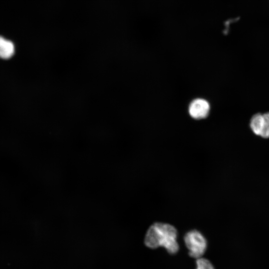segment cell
Segmentation results:
<instances>
[{
  "instance_id": "3957f363",
  "label": "cell",
  "mask_w": 269,
  "mask_h": 269,
  "mask_svg": "<svg viewBox=\"0 0 269 269\" xmlns=\"http://www.w3.org/2000/svg\"><path fill=\"white\" fill-rule=\"evenodd\" d=\"M209 104L207 101L202 99L193 100L189 107L190 115L195 119L206 118L209 114Z\"/></svg>"
},
{
  "instance_id": "5b68a950",
  "label": "cell",
  "mask_w": 269,
  "mask_h": 269,
  "mask_svg": "<svg viewBox=\"0 0 269 269\" xmlns=\"http://www.w3.org/2000/svg\"><path fill=\"white\" fill-rule=\"evenodd\" d=\"M264 122L263 114H256L251 118L250 127L255 134L261 135L263 130Z\"/></svg>"
},
{
  "instance_id": "6da1fadb",
  "label": "cell",
  "mask_w": 269,
  "mask_h": 269,
  "mask_svg": "<svg viewBox=\"0 0 269 269\" xmlns=\"http://www.w3.org/2000/svg\"><path fill=\"white\" fill-rule=\"evenodd\" d=\"M177 237V230L172 225L157 222L147 230L144 243L147 247L152 249L163 247L169 254L174 255L179 249Z\"/></svg>"
},
{
  "instance_id": "7a4b0ae2",
  "label": "cell",
  "mask_w": 269,
  "mask_h": 269,
  "mask_svg": "<svg viewBox=\"0 0 269 269\" xmlns=\"http://www.w3.org/2000/svg\"><path fill=\"white\" fill-rule=\"evenodd\" d=\"M184 241L189 250L188 255L190 257L197 259L205 253L207 242L199 231L193 230L187 232L184 236Z\"/></svg>"
},
{
  "instance_id": "277c9868",
  "label": "cell",
  "mask_w": 269,
  "mask_h": 269,
  "mask_svg": "<svg viewBox=\"0 0 269 269\" xmlns=\"http://www.w3.org/2000/svg\"><path fill=\"white\" fill-rule=\"evenodd\" d=\"M14 51L13 43L0 36V58L3 59H9L13 55Z\"/></svg>"
},
{
  "instance_id": "8992f818",
  "label": "cell",
  "mask_w": 269,
  "mask_h": 269,
  "mask_svg": "<svg viewBox=\"0 0 269 269\" xmlns=\"http://www.w3.org/2000/svg\"><path fill=\"white\" fill-rule=\"evenodd\" d=\"M196 269H215L212 263L207 259L199 258L196 259Z\"/></svg>"
},
{
  "instance_id": "52a82bcc",
  "label": "cell",
  "mask_w": 269,
  "mask_h": 269,
  "mask_svg": "<svg viewBox=\"0 0 269 269\" xmlns=\"http://www.w3.org/2000/svg\"><path fill=\"white\" fill-rule=\"evenodd\" d=\"M264 127L261 136L263 138L269 137V112L263 114Z\"/></svg>"
}]
</instances>
